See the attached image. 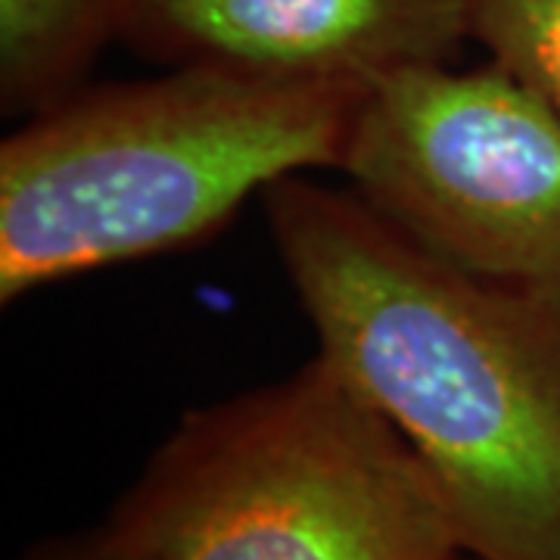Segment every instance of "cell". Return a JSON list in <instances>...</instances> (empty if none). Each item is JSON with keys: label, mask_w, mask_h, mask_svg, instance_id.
Listing matches in <instances>:
<instances>
[{"label": "cell", "mask_w": 560, "mask_h": 560, "mask_svg": "<svg viewBox=\"0 0 560 560\" xmlns=\"http://www.w3.org/2000/svg\"><path fill=\"white\" fill-rule=\"evenodd\" d=\"M261 206L318 355L415 448L460 548L560 560V302L433 256L308 175Z\"/></svg>", "instance_id": "6da1fadb"}, {"label": "cell", "mask_w": 560, "mask_h": 560, "mask_svg": "<svg viewBox=\"0 0 560 560\" xmlns=\"http://www.w3.org/2000/svg\"><path fill=\"white\" fill-rule=\"evenodd\" d=\"M470 38L560 113V0H470Z\"/></svg>", "instance_id": "52a82bcc"}, {"label": "cell", "mask_w": 560, "mask_h": 560, "mask_svg": "<svg viewBox=\"0 0 560 560\" xmlns=\"http://www.w3.org/2000/svg\"><path fill=\"white\" fill-rule=\"evenodd\" d=\"M119 40L162 66L374 88L474 38L470 0H128Z\"/></svg>", "instance_id": "5b68a950"}, {"label": "cell", "mask_w": 560, "mask_h": 560, "mask_svg": "<svg viewBox=\"0 0 560 560\" xmlns=\"http://www.w3.org/2000/svg\"><path fill=\"white\" fill-rule=\"evenodd\" d=\"M128 0H0V103L32 116L75 91L109 40Z\"/></svg>", "instance_id": "8992f818"}, {"label": "cell", "mask_w": 560, "mask_h": 560, "mask_svg": "<svg viewBox=\"0 0 560 560\" xmlns=\"http://www.w3.org/2000/svg\"><path fill=\"white\" fill-rule=\"evenodd\" d=\"M119 560H448L423 460L320 355L187 411L101 529Z\"/></svg>", "instance_id": "3957f363"}, {"label": "cell", "mask_w": 560, "mask_h": 560, "mask_svg": "<svg viewBox=\"0 0 560 560\" xmlns=\"http://www.w3.org/2000/svg\"><path fill=\"white\" fill-rule=\"evenodd\" d=\"M364 91L212 66L79 84L0 143V302L209 241L275 180L340 172Z\"/></svg>", "instance_id": "7a4b0ae2"}, {"label": "cell", "mask_w": 560, "mask_h": 560, "mask_svg": "<svg viewBox=\"0 0 560 560\" xmlns=\"http://www.w3.org/2000/svg\"><path fill=\"white\" fill-rule=\"evenodd\" d=\"M340 172L433 256L560 302V113L501 62L368 88Z\"/></svg>", "instance_id": "277c9868"}, {"label": "cell", "mask_w": 560, "mask_h": 560, "mask_svg": "<svg viewBox=\"0 0 560 560\" xmlns=\"http://www.w3.org/2000/svg\"><path fill=\"white\" fill-rule=\"evenodd\" d=\"M448 560H480V558H474V555H467V551H460V555H455V558H448Z\"/></svg>", "instance_id": "9c48e42d"}, {"label": "cell", "mask_w": 560, "mask_h": 560, "mask_svg": "<svg viewBox=\"0 0 560 560\" xmlns=\"http://www.w3.org/2000/svg\"><path fill=\"white\" fill-rule=\"evenodd\" d=\"M25 560H119L109 545L103 541L101 533L94 536H84V539H66V541H50L38 551H32Z\"/></svg>", "instance_id": "ba28073f"}]
</instances>
